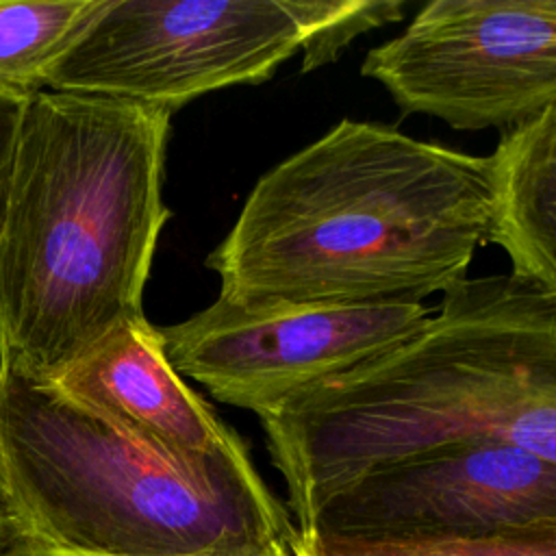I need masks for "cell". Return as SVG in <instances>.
I'll return each instance as SVG.
<instances>
[{"mask_svg": "<svg viewBox=\"0 0 556 556\" xmlns=\"http://www.w3.org/2000/svg\"><path fill=\"white\" fill-rule=\"evenodd\" d=\"M493 226L491 156L341 119L256 180L206 267L241 308L421 302Z\"/></svg>", "mask_w": 556, "mask_h": 556, "instance_id": "6da1fadb", "label": "cell"}, {"mask_svg": "<svg viewBox=\"0 0 556 556\" xmlns=\"http://www.w3.org/2000/svg\"><path fill=\"white\" fill-rule=\"evenodd\" d=\"M295 526L337 486L452 443L556 465V302L515 274L463 278L397 348L258 417Z\"/></svg>", "mask_w": 556, "mask_h": 556, "instance_id": "7a4b0ae2", "label": "cell"}, {"mask_svg": "<svg viewBox=\"0 0 556 556\" xmlns=\"http://www.w3.org/2000/svg\"><path fill=\"white\" fill-rule=\"evenodd\" d=\"M172 111L43 89L20 124L0 232V356L59 378L141 298L159 235Z\"/></svg>", "mask_w": 556, "mask_h": 556, "instance_id": "3957f363", "label": "cell"}, {"mask_svg": "<svg viewBox=\"0 0 556 556\" xmlns=\"http://www.w3.org/2000/svg\"><path fill=\"white\" fill-rule=\"evenodd\" d=\"M0 526L61 556H295V521L230 430L204 454L146 445L0 356Z\"/></svg>", "mask_w": 556, "mask_h": 556, "instance_id": "277c9868", "label": "cell"}, {"mask_svg": "<svg viewBox=\"0 0 556 556\" xmlns=\"http://www.w3.org/2000/svg\"><path fill=\"white\" fill-rule=\"evenodd\" d=\"M400 0H106L48 89L176 111L208 91L258 85L304 52L302 72L402 17Z\"/></svg>", "mask_w": 556, "mask_h": 556, "instance_id": "5b68a950", "label": "cell"}, {"mask_svg": "<svg viewBox=\"0 0 556 556\" xmlns=\"http://www.w3.org/2000/svg\"><path fill=\"white\" fill-rule=\"evenodd\" d=\"M361 74L402 113L508 132L556 109V0H432Z\"/></svg>", "mask_w": 556, "mask_h": 556, "instance_id": "8992f818", "label": "cell"}, {"mask_svg": "<svg viewBox=\"0 0 556 556\" xmlns=\"http://www.w3.org/2000/svg\"><path fill=\"white\" fill-rule=\"evenodd\" d=\"M430 313L424 302L241 308L217 298L189 319L161 328V337L178 376L200 382L217 402L261 417L397 348Z\"/></svg>", "mask_w": 556, "mask_h": 556, "instance_id": "52a82bcc", "label": "cell"}, {"mask_svg": "<svg viewBox=\"0 0 556 556\" xmlns=\"http://www.w3.org/2000/svg\"><path fill=\"white\" fill-rule=\"evenodd\" d=\"M556 521V465L506 443H452L378 465L324 495L298 534L471 536Z\"/></svg>", "mask_w": 556, "mask_h": 556, "instance_id": "ba28073f", "label": "cell"}, {"mask_svg": "<svg viewBox=\"0 0 556 556\" xmlns=\"http://www.w3.org/2000/svg\"><path fill=\"white\" fill-rule=\"evenodd\" d=\"M52 382L111 426L172 454L211 452L232 430L182 382L161 328L143 315L113 328Z\"/></svg>", "mask_w": 556, "mask_h": 556, "instance_id": "9c48e42d", "label": "cell"}, {"mask_svg": "<svg viewBox=\"0 0 556 556\" xmlns=\"http://www.w3.org/2000/svg\"><path fill=\"white\" fill-rule=\"evenodd\" d=\"M491 156L495 226L491 243L515 276L556 302V109L504 132Z\"/></svg>", "mask_w": 556, "mask_h": 556, "instance_id": "30bf717a", "label": "cell"}, {"mask_svg": "<svg viewBox=\"0 0 556 556\" xmlns=\"http://www.w3.org/2000/svg\"><path fill=\"white\" fill-rule=\"evenodd\" d=\"M106 0H0V93L30 98Z\"/></svg>", "mask_w": 556, "mask_h": 556, "instance_id": "8fae6325", "label": "cell"}, {"mask_svg": "<svg viewBox=\"0 0 556 556\" xmlns=\"http://www.w3.org/2000/svg\"><path fill=\"white\" fill-rule=\"evenodd\" d=\"M295 556H556V521L471 536L352 539L298 534Z\"/></svg>", "mask_w": 556, "mask_h": 556, "instance_id": "7c38bea8", "label": "cell"}, {"mask_svg": "<svg viewBox=\"0 0 556 556\" xmlns=\"http://www.w3.org/2000/svg\"><path fill=\"white\" fill-rule=\"evenodd\" d=\"M26 102L28 98L0 93V232L4 226L17 135H20V124H22Z\"/></svg>", "mask_w": 556, "mask_h": 556, "instance_id": "4fadbf2b", "label": "cell"}, {"mask_svg": "<svg viewBox=\"0 0 556 556\" xmlns=\"http://www.w3.org/2000/svg\"><path fill=\"white\" fill-rule=\"evenodd\" d=\"M7 556H61V554H48V552H30V549H11Z\"/></svg>", "mask_w": 556, "mask_h": 556, "instance_id": "5bb4252c", "label": "cell"}, {"mask_svg": "<svg viewBox=\"0 0 556 556\" xmlns=\"http://www.w3.org/2000/svg\"><path fill=\"white\" fill-rule=\"evenodd\" d=\"M7 552H9V536L0 526V556H7Z\"/></svg>", "mask_w": 556, "mask_h": 556, "instance_id": "9a60e30c", "label": "cell"}, {"mask_svg": "<svg viewBox=\"0 0 556 556\" xmlns=\"http://www.w3.org/2000/svg\"><path fill=\"white\" fill-rule=\"evenodd\" d=\"M0 497H2V486H0ZM4 530V528H2Z\"/></svg>", "mask_w": 556, "mask_h": 556, "instance_id": "2e32d148", "label": "cell"}]
</instances>
